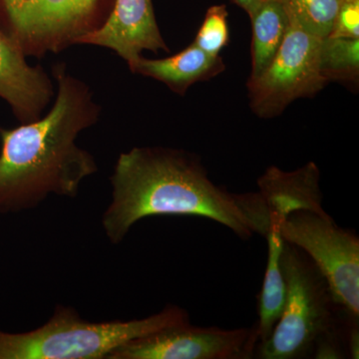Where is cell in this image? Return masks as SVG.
I'll return each instance as SVG.
<instances>
[{
  "label": "cell",
  "instance_id": "30bf717a",
  "mask_svg": "<svg viewBox=\"0 0 359 359\" xmlns=\"http://www.w3.org/2000/svg\"><path fill=\"white\" fill-rule=\"evenodd\" d=\"M54 96L53 85L43 68L33 67L11 35L0 29V97L18 119L36 121Z\"/></svg>",
  "mask_w": 359,
  "mask_h": 359
},
{
  "label": "cell",
  "instance_id": "8992f818",
  "mask_svg": "<svg viewBox=\"0 0 359 359\" xmlns=\"http://www.w3.org/2000/svg\"><path fill=\"white\" fill-rule=\"evenodd\" d=\"M321 39L290 18L276 57L261 76L248 80L250 107L257 117H278L297 99L313 97L327 86L318 67Z\"/></svg>",
  "mask_w": 359,
  "mask_h": 359
},
{
  "label": "cell",
  "instance_id": "e0dca14e",
  "mask_svg": "<svg viewBox=\"0 0 359 359\" xmlns=\"http://www.w3.org/2000/svg\"><path fill=\"white\" fill-rule=\"evenodd\" d=\"M228 18L224 4L210 7L193 44L210 55L219 56L230 42Z\"/></svg>",
  "mask_w": 359,
  "mask_h": 359
},
{
  "label": "cell",
  "instance_id": "9c48e42d",
  "mask_svg": "<svg viewBox=\"0 0 359 359\" xmlns=\"http://www.w3.org/2000/svg\"><path fill=\"white\" fill-rule=\"evenodd\" d=\"M76 43L111 49L127 63L140 57L144 50L169 52L156 20L152 0H116L105 22L85 33Z\"/></svg>",
  "mask_w": 359,
  "mask_h": 359
},
{
  "label": "cell",
  "instance_id": "277c9868",
  "mask_svg": "<svg viewBox=\"0 0 359 359\" xmlns=\"http://www.w3.org/2000/svg\"><path fill=\"white\" fill-rule=\"evenodd\" d=\"M189 321L186 309L168 306L140 320L92 323L59 304L39 328L20 334L0 330V359H108L129 340Z\"/></svg>",
  "mask_w": 359,
  "mask_h": 359
},
{
  "label": "cell",
  "instance_id": "ba28073f",
  "mask_svg": "<svg viewBox=\"0 0 359 359\" xmlns=\"http://www.w3.org/2000/svg\"><path fill=\"white\" fill-rule=\"evenodd\" d=\"M101 0H2L13 39L32 55L58 52L95 28Z\"/></svg>",
  "mask_w": 359,
  "mask_h": 359
},
{
  "label": "cell",
  "instance_id": "52a82bcc",
  "mask_svg": "<svg viewBox=\"0 0 359 359\" xmlns=\"http://www.w3.org/2000/svg\"><path fill=\"white\" fill-rule=\"evenodd\" d=\"M256 327L224 330L190 321L129 340L108 359H247L257 346Z\"/></svg>",
  "mask_w": 359,
  "mask_h": 359
},
{
  "label": "cell",
  "instance_id": "7a4b0ae2",
  "mask_svg": "<svg viewBox=\"0 0 359 359\" xmlns=\"http://www.w3.org/2000/svg\"><path fill=\"white\" fill-rule=\"evenodd\" d=\"M57 96L48 114L18 128L0 129V212L33 209L48 196L75 198L98 168L77 145L78 136L98 121L100 107L84 82L65 65L52 70Z\"/></svg>",
  "mask_w": 359,
  "mask_h": 359
},
{
  "label": "cell",
  "instance_id": "d6986e66",
  "mask_svg": "<svg viewBox=\"0 0 359 359\" xmlns=\"http://www.w3.org/2000/svg\"><path fill=\"white\" fill-rule=\"evenodd\" d=\"M231 1L233 4H237L243 11H245L250 18L256 11V9L263 0H231Z\"/></svg>",
  "mask_w": 359,
  "mask_h": 359
},
{
  "label": "cell",
  "instance_id": "4fadbf2b",
  "mask_svg": "<svg viewBox=\"0 0 359 359\" xmlns=\"http://www.w3.org/2000/svg\"><path fill=\"white\" fill-rule=\"evenodd\" d=\"M252 23L249 80L261 76L280 50L290 27V18L278 0H263L250 16Z\"/></svg>",
  "mask_w": 359,
  "mask_h": 359
},
{
  "label": "cell",
  "instance_id": "7c38bea8",
  "mask_svg": "<svg viewBox=\"0 0 359 359\" xmlns=\"http://www.w3.org/2000/svg\"><path fill=\"white\" fill-rule=\"evenodd\" d=\"M128 66L132 72L158 80L179 95H185L192 85L208 81L226 69L221 56L210 55L193 43L170 57L140 56Z\"/></svg>",
  "mask_w": 359,
  "mask_h": 359
},
{
  "label": "cell",
  "instance_id": "2e32d148",
  "mask_svg": "<svg viewBox=\"0 0 359 359\" xmlns=\"http://www.w3.org/2000/svg\"><path fill=\"white\" fill-rule=\"evenodd\" d=\"M290 18L318 39L332 32L339 0H278Z\"/></svg>",
  "mask_w": 359,
  "mask_h": 359
},
{
  "label": "cell",
  "instance_id": "5bb4252c",
  "mask_svg": "<svg viewBox=\"0 0 359 359\" xmlns=\"http://www.w3.org/2000/svg\"><path fill=\"white\" fill-rule=\"evenodd\" d=\"M264 238L268 241V262L259 294V321L255 325L259 341L257 346L266 341L273 332L282 316L285 302V282L280 266L285 241L280 235V226L269 224Z\"/></svg>",
  "mask_w": 359,
  "mask_h": 359
},
{
  "label": "cell",
  "instance_id": "ac0fdd59",
  "mask_svg": "<svg viewBox=\"0 0 359 359\" xmlns=\"http://www.w3.org/2000/svg\"><path fill=\"white\" fill-rule=\"evenodd\" d=\"M328 36L359 39V0H339L332 32Z\"/></svg>",
  "mask_w": 359,
  "mask_h": 359
},
{
  "label": "cell",
  "instance_id": "3957f363",
  "mask_svg": "<svg viewBox=\"0 0 359 359\" xmlns=\"http://www.w3.org/2000/svg\"><path fill=\"white\" fill-rule=\"evenodd\" d=\"M280 266L285 282V306L269 339L257 346V358H313L316 346L325 340L346 341L349 330L358 320L340 309L313 261L301 249L285 242Z\"/></svg>",
  "mask_w": 359,
  "mask_h": 359
},
{
  "label": "cell",
  "instance_id": "9a60e30c",
  "mask_svg": "<svg viewBox=\"0 0 359 359\" xmlns=\"http://www.w3.org/2000/svg\"><path fill=\"white\" fill-rule=\"evenodd\" d=\"M318 67L328 83L358 84L359 39H321L318 53Z\"/></svg>",
  "mask_w": 359,
  "mask_h": 359
},
{
  "label": "cell",
  "instance_id": "5b68a950",
  "mask_svg": "<svg viewBox=\"0 0 359 359\" xmlns=\"http://www.w3.org/2000/svg\"><path fill=\"white\" fill-rule=\"evenodd\" d=\"M285 242L313 261L330 285L335 301L349 318H359V238L341 228L330 215L295 210L280 226Z\"/></svg>",
  "mask_w": 359,
  "mask_h": 359
},
{
  "label": "cell",
  "instance_id": "8fae6325",
  "mask_svg": "<svg viewBox=\"0 0 359 359\" xmlns=\"http://www.w3.org/2000/svg\"><path fill=\"white\" fill-rule=\"evenodd\" d=\"M320 181V171L313 162L294 171L268 168L257 180V186L268 205L269 223L282 224L285 217L295 210L325 212Z\"/></svg>",
  "mask_w": 359,
  "mask_h": 359
},
{
  "label": "cell",
  "instance_id": "6da1fadb",
  "mask_svg": "<svg viewBox=\"0 0 359 359\" xmlns=\"http://www.w3.org/2000/svg\"><path fill=\"white\" fill-rule=\"evenodd\" d=\"M110 181L112 200L102 226L114 245L135 224L152 216L203 217L243 240L268 233L269 208L259 191L236 194L216 185L200 158L184 150L131 149L118 158Z\"/></svg>",
  "mask_w": 359,
  "mask_h": 359
}]
</instances>
